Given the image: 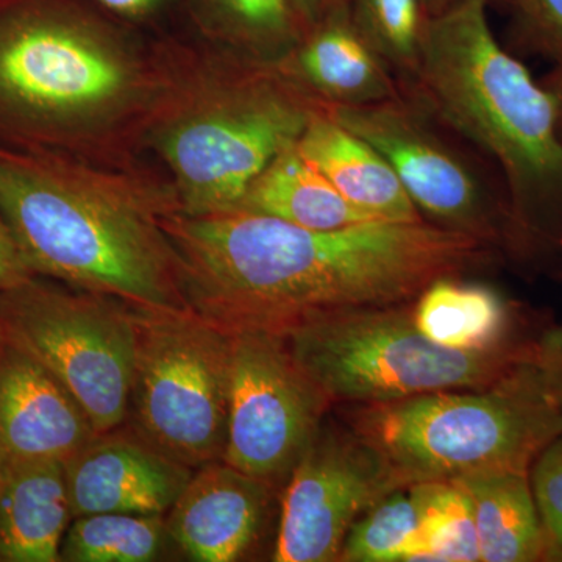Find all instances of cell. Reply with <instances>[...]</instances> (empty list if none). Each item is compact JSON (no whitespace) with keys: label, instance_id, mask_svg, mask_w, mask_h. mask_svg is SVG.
I'll use <instances>...</instances> for the list:
<instances>
[{"label":"cell","instance_id":"4316f807","mask_svg":"<svg viewBox=\"0 0 562 562\" xmlns=\"http://www.w3.org/2000/svg\"><path fill=\"white\" fill-rule=\"evenodd\" d=\"M512 10L508 49L520 57L562 61V0H506Z\"/></svg>","mask_w":562,"mask_h":562},{"label":"cell","instance_id":"4fadbf2b","mask_svg":"<svg viewBox=\"0 0 562 562\" xmlns=\"http://www.w3.org/2000/svg\"><path fill=\"white\" fill-rule=\"evenodd\" d=\"M72 517L101 513L162 516L187 490L194 469L165 457L122 427L98 432L65 461Z\"/></svg>","mask_w":562,"mask_h":562},{"label":"cell","instance_id":"e0dca14e","mask_svg":"<svg viewBox=\"0 0 562 562\" xmlns=\"http://www.w3.org/2000/svg\"><path fill=\"white\" fill-rule=\"evenodd\" d=\"M65 461L0 464V562H58L72 522Z\"/></svg>","mask_w":562,"mask_h":562},{"label":"cell","instance_id":"5b68a950","mask_svg":"<svg viewBox=\"0 0 562 562\" xmlns=\"http://www.w3.org/2000/svg\"><path fill=\"white\" fill-rule=\"evenodd\" d=\"M486 0L431 14L409 91L501 176L512 260L562 273V135L553 95L495 38Z\"/></svg>","mask_w":562,"mask_h":562},{"label":"cell","instance_id":"ffe728a7","mask_svg":"<svg viewBox=\"0 0 562 562\" xmlns=\"http://www.w3.org/2000/svg\"><path fill=\"white\" fill-rule=\"evenodd\" d=\"M239 210L266 214L316 232L342 231L380 221L347 201L297 144L251 181Z\"/></svg>","mask_w":562,"mask_h":562},{"label":"cell","instance_id":"836d02e7","mask_svg":"<svg viewBox=\"0 0 562 562\" xmlns=\"http://www.w3.org/2000/svg\"><path fill=\"white\" fill-rule=\"evenodd\" d=\"M430 14L439 13V11L449 9V7L457 5V3L465 2V0H424ZM486 2H503L506 0H486Z\"/></svg>","mask_w":562,"mask_h":562},{"label":"cell","instance_id":"4dcf8cb0","mask_svg":"<svg viewBox=\"0 0 562 562\" xmlns=\"http://www.w3.org/2000/svg\"><path fill=\"white\" fill-rule=\"evenodd\" d=\"M35 276L9 222L0 213V291L18 286Z\"/></svg>","mask_w":562,"mask_h":562},{"label":"cell","instance_id":"d6a6232c","mask_svg":"<svg viewBox=\"0 0 562 562\" xmlns=\"http://www.w3.org/2000/svg\"><path fill=\"white\" fill-rule=\"evenodd\" d=\"M541 83L553 95L554 103H557L558 120H560L562 135V61L553 65L552 70L541 79Z\"/></svg>","mask_w":562,"mask_h":562},{"label":"cell","instance_id":"1f68e13d","mask_svg":"<svg viewBox=\"0 0 562 562\" xmlns=\"http://www.w3.org/2000/svg\"><path fill=\"white\" fill-rule=\"evenodd\" d=\"M344 2L346 0H292V5L305 33Z\"/></svg>","mask_w":562,"mask_h":562},{"label":"cell","instance_id":"f546056e","mask_svg":"<svg viewBox=\"0 0 562 562\" xmlns=\"http://www.w3.org/2000/svg\"><path fill=\"white\" fill-rule=\"evenodd\" d=\"M535 361L541 369L562 414V324L550 325L538 333Z\"/></svg>","mask_w":562,"mask_h":562},{"label":"cell","instance_id":"7402d4cb","mask_svg":"<svg viewBox=\"0 0 562 562\" xmlns=\"http://www.w3.org/2000/svg\"><path fill=\"white\" fill-rule=\"evenodd\" d=\"M184 27L217 46L271 63L303 36L292 0H187Z\"/></svg>","mask_w":562,"mask_h":562},{"label":"cell","instance_id":"3957f363","mask_svg":"<svg viewBox=\"0 0 562 562\" xmlns=\"http://www.w3.org/2000/svg\"><path fill=\"white\" fill-rule=\"evenodd\" d=\"M181 210L154 161L109 166L0 144V213L36 276L133 305L188 308L162 228Z\"/></svg>","mask_w":562,"mask_h":562},{"label":"cell","instance_id":"f1b7e54d","mask_svg":"<svg viewBox=\"0 0 562 562\" xmlns=\"http://www.w3.org/2000/svg\"><path fill=\"white\" fill-rule=\"evenodd\" d=\"M91 2L147 36L184 27L187 0H91Z\"/></svg>","mask_w":562,"mask_h":562},{"label":"cell","instance_id":"ac0fdd59","mask_svg":"<svg viewBox=\"0 0 562 562\" xmlns=\"http://www.w3.org/2000/svg\"><path fill=\"white\" fill-rule=\"evenodd\" d=\"M297 147L347 201L376 220L425 221L386 158L327 109L313 117Z\"/></svg>","mask_w":562,"mask_h":562},{"label":"cell","instance_id":"44dd1931","mask_svg":"<svg viewBox=\"0 0 562 562\" xmlns=\"http://www.w3.org/2000/svg\"><path fill=\"white\" fill-rule=\"evenodd\" d=\"M453 483L471 498L483 562L549 561L527 472L473 473Z\"/></svg>","mask_w":562,"mask_h":562},{"label":"cell","instance_id":"484cf974","mask_svg":"<svg viewBox=\"0 0 562 562\" xmlns=\"http://www.w3.org/2000/svg\"><path fill=\"white\" fill-rule=\"evenodd\" d=\"M406 490L419 514L425 561H482L471 498L457 483L425 482Z\"/></svg>","mask_w":562,"mask_h":562},{"label":"cell","instance_id":"6da1fadb","mask_svg":"<svg viewBox=\"0 0 562 562\" xmlns=\"http://www.w3.org/2000/svg\"><path fill=\"white\" fill-rule=\"evenodd\" d=\"M162 228L188 308L231 335H284L319 314L412 303L435 280L505 260L427 221L316 232L247 210H179Z\"/></svg>","mask_w":562,"mask_h":562},{"label":"cell","instance_id":"7c38bea8","mask_svg":"<svg viewBox=\"0 0 562 562\" xmlns=\"http://www.w3.org/2000/svg\"><path fill=\"white\" fill-rule=\"evenodd\" d=\"M401 487L371 443L347 425H322L283 486L272 560L338 561L355 522Z\"/></svg>","mask_w":562,"mask_h":562},{"label":"cell","instance_id":"2e32d148","mask_svg":"<svg viewBox=\"0 0 562 562\" xmlns=\"http://www.w3.org/2000/svg\"><path fill=\"white\" fill-rule=\"evenodd\" d=\"M277 65L325 109L373 105L402 92L390 66L351 21L347 2L303 33Z\"/></svg>","mask_w":562,"mask_h":562},{"label":"cell","instance_id":"9a60e30c","mask_svg":"<svg viewBox=\"0 0 562 562\" xmlns=\"http://www.w3.org/2000/svg\"><path fill=\"white\" fill-rule=\"evenodd\" d=\"M95 435L57 376L0 333V464L66 461Z\"/></svg>","mask_w":562,"mask_h":562},{"label":"cell","instance_id":"83f0119b","mask_svg":"<svg viewBox=\"0 0 562 562\" xmlns=\"http://www.w3.org/2000/svg\"><path fill=\"white\" fill-rule=\"evenodd\" d=\"M528 476L547 539L549 561H562V432L539 453Z\"/></svg>","mask_w":562,"mask_h":562},{"label":"cell","instance_id":"d6986e66","mask_svg":"<svg viewBox=\"0 0 562 562\" xmlns=\"http://www.w3.org/2000/svg\"><path fill=\"white\" fill-rule=\"evenodd\" d=\"M442 277L428 284L413 302L414 324L439 346L486 350L530 341L522 308L490 284Z\"/></svg>","mask_w":562,"mask_h":562},{"label":"cell","instance_id":"5bb4252c","mask_svg":"<svg viewBox=\"0 0 562 562\" xmlns=\"http://www.w3.org/2000/svg\"><path fill=\"white\" fill-rule=\"evenodd\" d=\"M273 494L227 462L202 465L166 519L173 546L195 562L247 560L268 530Z\"/></svg>","mask_w":562,"mask_h":562},{"label":"cell","instance_id":"ba28073f","mask_svg":"<svg viewBox=\"0 0 562 562\" xmlns=\"http://www.w3.org/2000/svg\"><path fill=\"white\" fill-rule=\"evenodd\" d=\"M131 305L136 349L128 430L194 471L222 461L231 408V333L190 308Z\"/></svg>","mask_w":562,"mask_h":562},{"label":"cell","instance_id":"277c9868","mask_svg":"<svg viewBox=\"0 0 562 562\" xmlns=\"http://www.w3.org/2000/svg\"><path fill=\"white\" fill-rule=\"evenodd\" d=\"M150 47L155 91L144 150L171 180L184 213L239 209L251 181L325 110L277 63L190 29L150 36Z\"/></svg>","mask_w":562,"mask_h":562},{"label":"cell","instance_id":"d4e9b609","mask_svg":"<svg viewBox=\"0 0 562 562\" xmlns=\"http://www.w3.org/2000/svg\"><path fill=\"white\" fill-rule=\"evenodd\" d=\"M419 514L406 487L391 492L355 522L339 562L425 561Z\"/></svg>","mask_w":562,"mask_h":562},{"label":"cell","instance_id":"30bf717a","mask_svg":"<svg viewBox=\"0 0 562 562\" xmlns=\"http://www.w3.org/2000/svg\"><path fill=\"white\" fill-rule=\"evenodd\" d=\"M0 333L57 376L98 432L125 424L136 349L131 303L35 276L0 291Z\"/></svg>","mask_w":562,"mask_h":562},{"label":"cell","instance_id":"52a82bcc","mask_svg":"<svg viewBox=\"0 0 562 562\" xmlns=\"http://www.w3.org/2000/svg\"><path fill=\"white\" fill-rule=\"evenodd\" d=\"M412 305L324 313L283 336L333 406L480 390L498 382L535 349L536 338L486 350L439 346L416 327Z\"/></svg>","mask_w":562,"mask_h":562},{"label":"cell","instance_id":"8fae6325","mask_svg":"<svg viewBox=\"0 0 562 562\" xmlns=\"http://www.w3.org/2000/svg\"><path fill=\"white\" fill-rule=\"evenodd\" d=\"M331 406L283 335H232L231 408L222 461L279 490Z\"/></svg>","mask_w":562,"mask_h":562},{"label":"cell","instance_id":"603a6c76","mask_svg":"<svg viewBox=\"0 0 562 562\" xmlns=\"http://www.w3.org/2000/svg\"><path fill=\"white\" fill-rule=\"evenodd\" d=\"M176 549L162 516L101 513L76 517L63 538L60 561L154 562Z\"/></svg>","mask_w":562,"mask_h":562},{"label":"cell","instance_id":"9c48e42d","mask_svg":"<svg viewBox=\"0 0 562 562\" xmlns=\"http://www.w3.org/2000/svg\"><path fill=\"white\" fill-rule=\"evenodd\" d=\"M327 111L386 158L425 221L512 260V213L501 176L420 98L402 91L373 105Z\"/></svg>","mask_w":562,"mask_h":562},{"label":"cell","instance_id":"8992f818","mask_svg":"<svg viewBox=\"0 0 562 562\" xmlns=\"http://www.w3.org/2000/svg\"><path fill=\"white\" fill-rule=\"evenodd\" d=\"M342 416L382 454L402 487L482 472L530 473L539 453L562 432L560 406L535 349L491 386L344 405Z\"/></svg>","mask_w":562,"mask_h":562},{"label":"cell","instance_id":"cb8c5ba5","mask_svg":"<svg viewBox=\"0 0 562 562\" xmlns=\"http://www.w3.org/2000/svg\"><path fill=\"white\" fill-rule=\"evenodd\" d=\"M351 21L390 66L402 91L416 83L430 11L424 0H346Z\"/></svg>","mask_w":562,"mask_h":562},{"label":"cell","instance_id":"7a4b0ae2","mask_svg":"<svg viewBox=\"0 0 562 562\" xmlns=\"http://www.w3.org/2000/svg\"><path fill=\"white\" fill-rule=\"evenodd\" d=\"M154 91L150 36L91 0H0V144L138 165Z\"/></svg>","mask_w":562,"mask_h":562}]
</instances>
